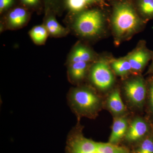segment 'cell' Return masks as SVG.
Listing matches in <instances>:
<instances>
[{
	"label": "cell",
	"mask_w": 153,
	"mask_h": 153,
	"mask_svg": "<svg viewBox=\"0 0 153 153\" xmlns=\"http://www.w3.org/2000/svg\"><path fill=\"white\" fill-rule=\"evenodd\" d=\"M147 83L148 107L151 116L153 118V76H151L147 81Z\"/></svg>",
	"instance_id": "obj_19"
},
{
	"label": "cell",
	"mask_w": 153,
	"mask_h": 153,
	"mask_svg": "<svg viewBox=\"0 0 153 153\" xmlns=\"http://www.w3.org/2000/svg\"><path fill=\"white\" fill-rule=\"evenodd\" d=\"M105 24L104 16L100 11L91 10L79 14L74 22V27L83 37H94L101 34Z\"/></svg>",
	"instance_id": "obj_4"
},
{
	"label": "cell",
	"mask_w": 153,
	"mask_h": 153,
	"mask_svg": "<svg viewBox=\"0 0 153 153\" xmlns=\"http://www.w3.org/2000/svg\"><path fill=\"white\" fill-rule=\"evenodd\" d=\"M80 126L77 125L68 134L66 153H131L130 149L123 145L98 142L85 137Z\"/></svg>",
	"instance_id": "obj_2"
},
{
	"label": "cell",
	"mask_w": 153,
	"mask_h": 153,
	"mask_svg": "<svg viewBox=\"0 0 153 153\" xmlns=\"http://www.w3.org/2000/svg\"><path fill=\"white\" fill-rule=\"evenodd\" d=\"M153 56V51L148 49L145 43H142L126 57L130 63L132 72L138 73L143 70Z\"/></svg>",
	"instance_id": "obj_8"
},
{
	"label": "cell",
	"mask_w": 153,
	"mask_h": 153,
	"mask_svg": "<svg viewBox=\"0 0 153 153\" xmlns=\"http://www.w3.org/2000/svg\"><path fill=\"white\" fill-rule=\"evenodd\" d=\"M45 27L49 34L53 36H62L67 32L66 28L61 26L54 17H50L47 19Z\"/></svg>",
	"instance_id": "obj_17"
},
{
	"label": "cell",
	"mask_w": 153,
	"mask_h": 153,
	"mask_svg": "<svg viewBox=\"0 0 153 153\" xmlns=\"http://www.w3.org/2000/svg\"><path fill=\"white\" fill-rule=\"evenodd\" d=\"M126 98L131 106L143 109L147 97V83L141 76L132 77L125 82L123 87Z\"/></svg>",
	"instance_id": "obj_5"
},
{
	"label": "cell",
	"mask_w": 153,
	"mask_h": 153,
	"mask_svg": "<svg viewBox=\"0 0 153 153\" xmlns=\"http://www.w3.org/2000/svg\"><path fill=\"white\" fill-rule=\"evenodd\" d=\"M109 63L113 71L117 76H125L132 72L131 65L126 56L113 59Z\"/></svg>",
	"instance_id": "obj_13"
},
{
	"label": "cell",
	"mask_w": 153,
	"mask_h": 153,
	"mask_svg": "<svg viewBox=\"0 0 153 153\" xmlns=\"http://www.w3.org/2000/svg\"><path fill=\"white\" fill-rule=\"evenodd\" d=\"M153 131L148 121L141 117L135 118L129 125L127 131L121 145L130 149Z\"/></svg>",
	"instance_id": "obj_7"
},
{
	"label": "cell",
	"mask_w": 153,
	"mask_h": 153,
	"mask_svg": "<svg viewBox=\"0 0 153 153\" xmlns=\"http://www.w3.org/2000/svg\"><path fill=\"white\" fill-rule=\"evenodd\" d=\"M133 7L126 3H120L114 7L111 26L116 44L128 40L141 30L146 24Z\"/></svg>",
	"instance_id": "obj_1"
},
{
	"label": "cell",
	"mask_w": 153,
	"mask_h": 153,
	"mask_svg": "<svg viewBox=\"0 0 153 153\" xmlns=\"http://www.w3.org/2000/svg\"><path fill=\"white\" fill-rule=\"evenodd\" d=\"M130 150L131 153H153V131Z\"/></svg>",
	"instance_id": "obj_15"
},
{
	"label": "cell",
	"mask_w": 153,
	"mask_h": 153,
	"mask_svg": "<svg viewBox=\"0 0 153 153\" xmlns=\"http://www.w3.org/2000/svg\"><path fill=\"white\" fill-rule=\"evenodd\" d=\"M139 7L145 21L153 19V0H139Z\"/></svg>",
	"instance_id": "obj_18"
},
{
	"label": "cell",
	"mask_w": 153,
	"mask_h": 153,
	"mask_svg": "<svg viewBox=\"0 0 153 153\" xmlns=\"http://www.w3.org/2000/svg\"><path fill=\"white\" fill-rule=\"evenodd\" d=\"M88 65V62L84 61L70 63L68 69V74L71 81L78 82L84 79Z\"/></svg>",
	"instance_id": "obj_12"
},
{
	"label": "cell",
	"mask_w": 153,
	"mask_h": 153,
	"mask_svg": "<svg viewBox=\"0 0 153 153\" xmlns=\"http://www.w3.org/2000/svg\"><path fill=\"white\" fill-rule=\"evenodd\" d=\"M127 118L123 116L115 118L108 143L114 145H121L128 127Z\"/></svg>",
	"instance_id": "obj_9"
},
{
	"label": "cell",
	"mask_w": 153,
	"mask_h": 153,
	"mask_svg": "<svg viewBox=\"0 0 153 153\" xmlns=\"http://www.w3.org/2000/svg\"><path fill=\"white\" fill-rule=\"evenodd\" d=\"M89 78L94 86L101 91L109 90L115 82L114 74L110 63L104 59L97 61L92 65Z\"/></svg>",
	"instance_id": "obj_6"
},
{
	"label": "cell",
	"mask_w": 153,
	"mask_h": 153,
	"mask_svg": "<svg viewBox=\"0 0 153 153\" xmlns=\"http://www.w3.org/2000/svg\"><path fill=\"white\" fill-rule=\"evenodd\" d=\"M85 1V2L87 3V4H90V3L94 2L96 1L97 0H84Z\"/></svg>",
	"instance_id": "obj_24"
},
{
	"label": "cell",
	"mask_w": 153,
	"mask_h": 153,
	"mask_svg": "<svg viewBox=\"0 0 153 153\" xmlns=\"http://www.w3.org/2000/svg\"><path fill=\"white\" fill-rule=\"evenodd\" d=\"M22 1L25 4L30 5H34L38 3V0H22Z\"/></svg>",
	"instance_id": "obj_22"
},
{
	"label": "cell",
	"mask_w": 153,
	"mask_h": 153,
	"mask_svg": "<svg viewBox=\"0 0 153 153\" xmlns=\"http://www.w3.org/2000/svg\"><path fill=\"white\" fill-rule=\"evenodd\" d=\"M106 104L110 111L117 117L123 116L126 111L120 91L118 89H114L109 94L107 99Z\"/></svg>",
	"instance_id": "obj_10"
},
{
	"label": "cell",
	"mask_w": 153,
	"mask_h": 153,
	"mask_svg": "<svg viewBox=\"0 0 153 153\" xmlns=\"http://www.w3.org/2000/svg\"><path fill=\"white\" fill-rule=\"evenodd\" d=\"M48 33L44 25H38L32 28L29 34L35 44H42L45 43L48 37Z\"/></svg>",
	"instance_id": "obj_16"
},
{
	"label": "cell",
	"mask_w": 153,
	"mask_h": 153,
	"mask_svg": "<svg viewBox=\"0 0 153 153\" xmlns=\"http://www.w3.org/2000/svg\"><path fill=\"white\" fill-rule=\"evenodd\" d=\"M69 8L74 12H80L85 8L87 4L84 0H67Z\"/></svg>",
	"instance_id": "obj_20"
},
{
	"label": "cell",
	"mask_w": 153,
	"mask_h": 153,
	"mask_svg": "<svg viewBox=\"0 0 153 153\" xmlns=\"http://www.w3.org/2000/svg\"><path fill=\"white\" fill-rule=\"evenodd\" d=\"M27 14L25 9L21 8L15 9L9 15V24L13 27H22L26 23Z\"/></svg>",
	"instance_id": "obj_14"
},
{
	"label": "cell",
	"mask_w": 153,
	"mask_h": 153,
	"mask_svg": "<svg viewBox=\"0 0 153 153\" xmlns=\"http://www.w3.org/2000/svg\"><path fill=\"white\" fill-rule=\"evenodd\" d=\"M67 100L70 107L79 117L93 118L102 107V100L95 91L90 87L74 88L70 91Z\"/></svg>",
	"instance_id": "obj_3"
},
{
	"label": "cell",
	"mask_w": 153,
	"mask_h": 153,
	"mask_svg": "<svg viewBox=\"0 0 153 153\" xmlns=\"http://www.w3.org/2000/svg\"><path fill=\"white\" fill-rule=\"evenodd\" d=\"M147 73L149 74H153V56L152 59V62L147 71Z\"/></svg>",
	"instance_id": "obj_23"
},
{
	"label": "cell",
	"mask_w": 153,
	"mask_h": 153,
	"mask_svg": "<svg viewBox=\"0 0 153 153\" xmlns=\"http://www.w3.org/2000/svg\"><path fill=\"white\" fill-rule=\"evenodd\" d=\"M94 53L90 49L82 45H77L73 49L69 57L70 63L79 61L89 62L94 59Z\"/></svg>",
	"instance_id": "obj_11"
},
{
	"label": "cell",
	"mask_w": 153,
	"mask_h": 153,
	"mask_svg": "<svg viewBox=\"0 0 153 153\" xmlns=\"http://www.w3.org/2000/svg\"><path fill=\"white\" fill-rule=\"evenodd\" d=\"M13 0H0V11L2 12L4 9L10 5Z\"/></svg>",
	"instance_id": "obj_21"
}]
</instances>
